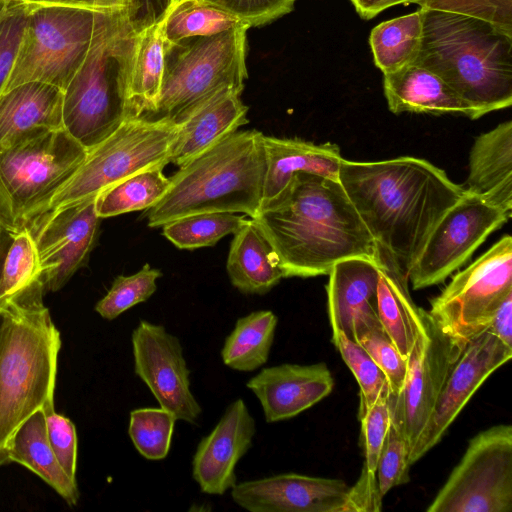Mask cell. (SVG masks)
I'll return each instance as SVG.
<instances>
[{
  "label": "cell",
  "instance_id": "obj_1",
  "mask_svg": "<svg viewBox=\"0 0 512 512\" xmlns=\"http://www.w3.org/2000/svg\"><path fill=\"white\" fill-rule=\"evenodd\" d=\"M338 181L377 250L407 277L431 231L465 192L442 169L411 156L375 162L343 159Z\"/></svg>",
  "mask_w": 512,
  "mask_h": 512
},
{
  "label": "cell",
  "instance_id": "obj_2",
  "mask_svg": "<svg viewBox=\"0 0 512 512\" xmlns=\"http://www.w3.org/2000/svg\"><path fill=\"white\" fill-rule=\"evenodd\" d=\"M252 220L271 245L284 278L326 275L348 258L377 261L373 238L336 180L297 173Z\"/></svg>",
  "mask_w": 512,
  "mask_h": 512
},
{
  "label": "cell",
  "instance_id": "obj_3",
  "mask_svg": "<svg viewBox=\"0 0 512 512\" xmlns=\"http://www.w3.org/2000/svg\"><path fill=\"white\" fill-rule=\"evenodd\" d=\"M423 30L412 63L442 78L477 118L512 104V35L466 15L420 8Z\"/></svg>",
  "mask_w": 512,
  "mask_h": 512
},
{
  "label": "cell",
  "instance_id": "obj_4",
  "mask_svg": "<svg viewBox=\"0 0 512 512\" xmlns=\"http://www.w3.org/2000/svg\"><path fill=\"white\" fill-rule=\"evenodd\" d=\"M39 279L0 307V465L16 429L54 400L60 333Z\"/></svg>",
  "mask_w": 512,
  "mask_h": 512
},
{
  "label": "cell",
  "instance_id": "obj_5",
  "mask_svg": "<svg viewBox=\"0 0 512 512\" xmlns=\"http://www.w3.org/2000/svg\"><path fill=\"white\" fill-rule=\"evenodd\" d=\"M263 136L237 130L180 166L164 196L146 210L148 226L209 212L256 217L265 174Z\"/></svg>",
  "mask_w": 512,
  "mask_h": 512
},
{
  "label": "cell",
  "instance_id": "obj_6",
  "mask_svg": "<svg viewBox=\"0 0 512 512\" xmlns=\"http://www.w3.org/2000/svg\"><path fill=\"white\" fill-rule=\"evenodd\" d=\"M135 41L126 11L103 13L82 65L63 91V128L87 150L128 117L126 90Z\"/></svg>",
  "mask_w": 512,
  "mask_h": 512
},
{
  "label": "cell",
  "instance_id": "obj_7",
  "mask_svg": "<svg viewBox=\"0 0 512 512\" xmlns=\"http://www.w3.org/2000/svg\"><path fill=\"white\" fill-rule=\"evenodd\" d=\"M87 152L64 128H38L0 148V217L13 234L69 181Z\"/></svg>",
  "mask_w": 512,
  "mask_h": 512
},
{
  "label": "cell",
  "instance_id": "obj_8",
  "mask_svg": "<svg viewBox=\"0 0 512 512\" xmlns=\"http://www.w3.org/2000/svg\"><path fill=\"white\" fill-rule=\"evenodd\" d=\"M179 130L178 122L165 117H126L106 139L88 150L75 174L34 218L94 199L138 172L165 168L171 163Z\"/></svg>",
  "mask_w": 512,
  "mask_h": 512
},
{
  "label": "cell",
  "instance_id": "obj_9",
  "mask_svg": "<svg viewBox=\"0 0 512 512\" xmlns=\"http://www.w3.org/2000/svg\"><path fill=\"white\" fill-rule=\"evenodd\" d=\"M247 27L167 44L157 108L149 117L179 121L197 105L224 89L242 92Z\"/></svg>",
  "mask_w": 512,
  "mask_h": 512
},
{
  "label": "cell",
  "instance_id": "obj_10",
  "mask_svg": "<svg viewBox=\"0 0 512 512\" xmlns=\"http://www.w3.org/2000/svg\"><path fill=\"white\" fill-rule=\"evenodd\" d=\"M102 14L70 7L30 10L1 93L34 81L64 91L86 57Z\"/></svg>",
  "mask_w": 512,
  "mask_h": 512
},
{
  "label": "cell",
  "instance_id": "obj_11",
  "mask_svg": "<svg viewBox=\"0 0 512 512\" xmlns=\"http://www.w3.org/2000/svg\"><path fill=\"white\" fill-rule=\"evenodd\" d=\"M512 293V238L499 239L458 272L431 301L429 315L461 348L484 332L502 301Z\"/></svg>",
  "mask_w": 512,
  "mask_h": 512
},
{
  "label": "cell",
  "instance_id": "obj_12",
  "mask_svg": "<svg viewBox=\"0 0 512 512\" xmlns=\"http://www.w3.org/2000/svg\"><path fill=\"white\" fill-rule=\"evenodd\" d=\"M428 512L512 511V426H492L470 439Z\"/></svg>",
  "mask_w": 512,
  "mask_h": 512
},
{
  "label": "cell",
  "instance_id": "obj_13",
  "mask_svg": "<svg viewBox=\"0 0 512 512\" xmlns=\"http://www.w3.org/2000/svg\"><path fill=\"white\" fill-rule=\"evenodd\" d=\"M512 212L467 193L441 217L411 267L408 281L413 289L443 282L461 267Z\"/></svg>",
  "mask_w": 512,
  "mask_h": 512
},
{
  "label": "cell",
  "instance_id": "obj_14",
  "mask_svg": "<svg viewBox=\"0 0 512 512\" xmlns=\"http://www.w3.org/2000/svg\"><path fill=\"white\" fill-rule=\"evenodd\" d=\"M420 314L421 328L408 357L404 386L398 395L388 396L391 420L401 430L409 453L424 430L439 393L464 349L440 330L427 310L421 308Z\"/></svg>",
  "mask_w": 512,
  "mask_h": 512
},
{
  "label": "cell",
  "instance_id": "obj_15",
  "mask_svg": "<svg viewBox=\"0 0 512 512\" xmlns=\"http://www.w3.org/2000/svg\"><path fill=\"white\" fill-rule=\"evenodd\" d=\"M100 220L94 198L27 223L25 227L37 247L45 292L60 290L84 264L94 246Z\"/></svg>",
  "mask_w": 512,
  "mask_h": 512
},
{
  "label": "cell",
  "instance_id": "obj_16",
  "mask_svg": "<svg viewBox=\"0 0 512 512\" xmlns=\"http://www.w3.org/2000/svg\"><path fill=\"white\" fill-rule=\"evenodd\" d=\"M131 341L134 371L160 407L177 420L197 424L202 409L190 389V371L179 339L162 325L141 320Z\"/></svg>",
  "mask_w": 512,
  "mask_h": 512
},
{
  "label": "cell",
  "instance_id": "obj_17",
  "mask_svg": "<svg viewBox=\"0 0 512 512\" xmlns=\"http://www.w3.org/2000/svg\"><path fill=\"white\" fill-rule=\"evenodd\" d=\"M512 357V347L484 331L472 338L452 367L430 418L408 455L414 464L440 442L485 380Z\"/></svg>",
  "mask_w": 512,
  "mask_h": 512
},
{
  "label": "cell",
  "instance_id": "obj_18",
  "mask_svg": "<svg viewBox=\"0 0 512 512\" xmlns=\"http://www.w3.org/2000/svg\"><path fill=\"white\" fill-rule=\"evenodd\" d=\"M349 490L340 479L285 473L236 483L231 496L250 512H343Z\"/></svg>",
  "mask_w": 512,
  "mask_h": 512
},
{
  "label": "cell",
  "instance_id": "obj_19",
  "mask_svg": "<svg viewBox=\"0 0 512 512\" xmlns=\"http://www.w3.org/2000/svg\"><path fill=\"white\" fill-rule=\"evenodd\" d=\"M326 286L332 337L343 333L357 341L364 333L383 327L378 314V262L348 258L336 263Z\"/></svg>",
  "mask_w": 512,
  "mask_h": 512
},
{
  "label": "cell",
  "instance_id": "obj_20",
  "mask_svg": "<svg viewBox=\"0 0 512 512\" xmlns=\"http://www.w3.org/2000/svg\"><path fill=\"white\" fill-rule=\"evenodd\" d=\"M255 420L242 399L233 401L213 430L199 442L192 476L200 490L223 495L237 483L236 466L251 448Z\"/></svg>",
  "mask_w": 512,
  "mask_h": 512
},
{
  "label": "cell",
  "instance_id": "obj_21",
  "mask_svg": "<svg viewBox=\"0 0 512 512\" xmlns=\"http://www.w3.org/2000/svg\"><path fill=\"white\" fill-rule=\"evenodd\" d=\"M258 398L266 422L293 418L327 397L334 379L325 363L281 364L262 369L246 384Z\"/></svg>",
  "mask_w": 512,
  "mask_h": 512
},
{
  "label": "cell",
  "instance_id": "obj_22",
  "mask_svg": "<svg viewBox=\"0 0 512 512\" xmlns=\"http://www.w3.org/2000/svg\"><path fill=\"white\" fill-rule=\"evenodd\" d=\"M265 174L260 210L272 205L297 173L338 181L343 157L336 144H316L298 138L263 136Z\"/></svg>",
  "mask_w": 512,
  "mask_h": 512
},
{
  "label": "cell",
  "instance_id": "obj_23",
  "mask_svg": "<svg viewBox=\"0 0 512 512\" xmlns=\"http://www.w3.org/2000/svg\"><path fill=\"white\" fill-rule=\"evenodd\" d=\"M242 92L224 89L206 99L179 121L171 162L182 166L249 122Z\"/></svg>",
  "mask_w": 512,
  "mask_h": 512
},
{
  "label": "cell",
  "instance_id": "obj_24",
  "mask_svg": "<svg viewBox=\"0 0 512 512\" xmlns=\"http://www.w3.org/2000/svg\"><path fill=\"white\" fill-rule=\"evenodd\" d=\"M383 89L388 108L395 114L461 113L477 119L475 110L442 78L415 63L383 74Z\"/></svg>",
  "mask_w": 512,
  "mask_h": 512
},
{
  "label": "cell",
  "instance_id": "obj_25",
  "mask_svg": "<svg viewBox=\"0 0 512 512\" xmlns=\"http://www.w3.org/2000/svg\"><path fill=\"white\" fill-rule=\"evenodd\" d=\"M463 188L512 212V121L500 123L475 139Z\"/></svg>",
  "mask_w": 512,
  "mask_h": 512
},
{
  "label": "cell",
  "instance_id": "obj_26",
  "mask_svg": "<svg viewBox=\"0 0 512 512\" xmlns=\"http://www.w3.org/2000/svg\"><path fill=\"white\" fill-rule=\"evenodd\" d=\"M63 91L43 82H26L0 94V148L38 129L63 128Z\"/></svg>",
  "mask_w": 512,
  "mask_h": 512
},
{
  "label": "cell",
  "instance_id": "obj_27",
  "mask_svg": "<svg viewBox=\"0 0 512 512\" xmlns=\"http://www.w3.org/2000/svg\"><path fill=\"white\" fill-rule=\"evenodd\" d=\"M233 235L226 263L232 285L244 294L269 292L284 278L271 245L251 218Z\"/></svg>",
  "mask_w": 512,
  "mask_h": 512
},
{
  "label": "cell",
  "instance_id": "obj_28",
  "mask_svg": "<svg viewBox=\"0 0 512 512\" xmlns=\"http://www.w3.org/2000/svg\"><path fill=\"white\" fill-rule=\"evenodd\" d=\"M377 262L379 319L399 353L408 359L421 328V308L411 298L408 277L391 259L378 251Z\"/></svg>",
  "mask_w": 512,
  "mask_h": 512
},
{
  "label": "cell",
  "instance_id": "obj_29",
  "mask_svg": "<svg viewBox=\"0 0 512 512\" xmlns=\"http://www.w3.org/2000/svg\"><path fill=\"white\" fill-rule=\"evenodd\" d=\"M8 461L19 463L37 474L69 505L79 499L76 480L71 479L60 466L47 438L42 410L27 418L7 443Z\"/></svg>",
  "mask_w": 512,
  "mask_h": 512
},
{
  "label": "cell",
  "instance_id": "obj_30",
  "mask_svg": "<svg viewBox=\"0 0 512 512\" xmlns=\"http://www.w3.org/2000/svg\"><path fill=\"white\" fill-rule=\"evenodd\" d=\"M162 22L136 34L127 80L128 116H151L159 101L166 60Z\"/></svg>",
  "mask_w": 512,
  "mask_h": 512
},
{
  "label": "cell",
  "instance_id": "obj_31",
  "mask_svg": "<svg viewBox=\"0 0 512 512\" xmlns=\"http://www.w3.org/2000/svg\"><path fill=\"white\" fill-rule=\"evenodd\" d=\"M278 318L270 310L249 313L236 321L226 337L221 357L229 368L250 372L263 366L269 357Z\"/></svg>",
  "mask_w": 512,
  "mask_h": 512
},
{
  "label": "cell",
  "instance_id": "obj_32",
  "mask_svg": "<svg viewBox=\"0 0 512 512\" xmlns=\"http://www.w3.org/2000/svg\"><path fill=\"white\" fill-rule=\"evenodd\" d=\"M422 30L421 9L384 21L372 29L369 43L374 63L383 74L413 62L420 47Z\"/></svg>",
  "mask_w": 512,
  "mask_h": 512
},
{
  "label": "cell",
  "instance_id": "obj_33",
  "mask_svg": "<svg viewBox=\"0 0 512 512\" xmlns=\"http://www.w3.org/2000/svg\"><path fill=\"white\" fill-rule=\"evenodd\" d=\"M247 27L238 17L206 0H185L170 9L162 21L167 44L211 36Z\"/></svg>",
  "mask_w": 512,
  "mask_h": 512
},
{
  "label": "cell",
  "instance_id": "obj_34",
  "mask_svg": "<svg viewBox=\"0 0 512 512\" xmlns=\"http://www.w3.org/2000/svg\"><path fill=\"white\" fill-rule=\"evenodd\" d=\"M163 167L138 172L96 197V211L102 218L112 217L154 206L166 193L170 185Z\"/></svg>",
  "mask_w": 512,
  "mask_h": 512
},
{
  "label": "cell",
  "instance_id": "obj_35",
  "mask_svg": "<svg viewBox=\"0 0 512 512\" xmlns=\"http://www.w3.org/2000/svg\"><path fill=\"white\" fill-rule=\"evenodd\" d=\"M249 218L236 213L209 212L182 217L162 226L163 235L179 249L214 246L234 234Z\"/></svg>",
  "mask_w": 512,
  "mask_h": 512
},
{
  "label": "cell",
  "instance_id": "obj_36",
  "mask_svg": "<svg viewBox=\"0 0 512 512\" xmlns=\"http://www.w3.org/2000/svg\"><path fill=\"white\" fill-rule=\"evenodd\" d=\"M35 240L28 228L13 234L0 275V307L35 281L41 279Z\"/></svg>",
  "mask_w": 512,
  "mask_h": 512
},
{
  "label": "cell",
  "instance_id": "obj_37",
  "mask_svg": "<svg viewBox=\"0 0 512 512\" xmlns=\"http://www.w3.org/2000/svg\"><path fill=\"white\" fill-rule=\"evenodd\" d=\"M177 419L168 410L138 408L130 413L128 434L136 450L146 459H164L170 450Z\"/></svg>",
  "mask_w": 512,
  "mask_h": 512
},
{
  "label": "cell",
  "instance_id": "obj_38",
  "mask_svg": "<svg viewBox=\"0 0 512 512\" xmlns=\"http://www.w3.org/2000/svg\"><path fill=\"white\" fill-rule=\"evenodd\" d=\"M342 359L355 376L360 388L359 418L382 396H389L390 387L382 370L365 349L343 333L332 337Z\"/></svg>",
  "mask_w": 512,
  "mask_h": 512
},
{
  "label": "cell",
  "instance_id": "obj_39",
  "mask_svg": "<svg viewBox=\"0 0 512 512\" xmlns=\"http://www.w3.org/2000/svg\"><path fill=\"white\" fill-rule=\"evenodd\" d=\"M162 272L148 263L135 274L117 276L107 294L95 306L106 320H113L133 306L148 300L157 289Z\"/></svg>",
  "mask_w": 512,
  "mask_h": 512
},
{
  "label": "cell",
  "instance_id": "obj_40",
  "mask_svg": "<svg viewBox=\"0 0 512 512\" xmlns=\"http://www.w3.org/2000/svg\"><path fill=\"white\" fill-rule=\"evenodd\" d=\"M408 445L391 420L376 467L379 492L384 497L392 488L409 481Z\"/></svg>",
  "mask_w": 512,
  "mask_h": 512
},
{
  "label": "cell",
  "instance_id": "obj_41",
  "mask_svg": "<svg viewBox=\"0 0 512 512\" xmlns=\"http://www.w3.org/2000/svg\"><path fill=\"white\" fill-rule=\"evenodd\" d=\"M385 374L390 394L398 395L406 379L408 359L395 347L384 328H375L364 333L357 341Z\"/></svg>",
  "mask_w": 512,
  "mask_h": 512
},
{
  "label": "cell",
  "instance_id": "obj_42",
  "mask_svg": "<svg viewBox=\"0 0 512 512\" xmlns=\"http://www.w3.org/2000/svg\"><path fill=\"white\" fill-rule=\"evenodd\" d=\"M412 3L420 8L474 17L512 35V0H414Z\"/></svg>",
  "mask_w": 512,
  "mask_h": 512
},
{
  "label": "cell",
  "instance_id": "obj_43",
  "mask_svg": "<svg viewBox=\"0 0 512 512\" xmlns=\"http://www.w3.org/2000/svg\"><path fill=\"white\" fill-rule=\"evenodd\" d=\"M47 438L50 446L65 473L76 480L77 435L73 422L58 414L54 400L47 401L42 409Z\"/></svg>",
  "mask_w": 512,
  "mask_h": 512
},
{
  "label": "cell",
  "instance_id": "obj_44",
  "mask_svg": "<svg viewBox=\"0 0 512 512\" xmlns=\"http://www.w3.org/2000/svg\"><path fill=\"white\" fill-rule=\"evenodd\" d=\"M29 11L8 2L0 14V94L12 71Z\"/></svg>",
  "mask_w": 512,
  "mask_h": 512
},
{
  "label": "cell",
  "instance_id": "obj_45",
  "mask_svg": "<svg viewBox=\"0 0 512 512\" xmlns=\"http://www.w3.org/2000/svg\"><path fill=\"white\" fill-rule=\"evenodd\" d=\"M359 420L365 452L364 465L369 471L376 472L378 458L391 422L388 396L380 397Z\"/></svg>",
  "mask_w": 512,
  "mask_h": 512
},
{
  "label": "cell",
  "instance_id": "obj_46",
  "mask_svg": "<svg viewBox=\"0 0 512 512\" xmlns=\"http://www.w3.org/2000/svg\"><path fill=\"white\" fill-rule=\"evenodd\" d=\"M238 17L248 27L274 21L294 8L296 0H206Z\"/></svg>",
  "mask_w": 512,
  "mask_h": 512
},
{
  "label": "cell",
  "instance_id": "obj_47",
  "mask_svg": "<svg viewBox=\"0 0 512 512\" xmlns=\"http://www.w3.org/2000/svg\"><path fill=\"white\" fill-rule=\"evenodd\" d=\"M382 499L376 472L369 471L363 465L359 480L350 487L343 512L380 511Z\"/></svg>",
  "mask_w": 512,
  "mask_h": 512
},
{
  "label": "cell",
  "instance_id": "obj_48",
  "mask_svg": "<svg viewBox=\"0 0 512 512\" xmlns=\"http://www.w3.org/2000/svg\"><path fill=\"white\" fill-rule=\"evenodd\" d=\"M172 0H130L126 11L129 26L135 34L164 20Z\"/></svg>",
  "mask_w": 512,
  "mask_h": 512
},
{
  "label": "cell",
  "instance_id": "obj_49",
  "mask_svg": "<svg viewBox=\"0 0 512 512\" xmlns=\"http://www.w3.org/2000/svg\"><path fill=\"white\" fill-rule=\"evenodd\" d=\"M11 4L27 7L29 10L40 7H70L102 13L127 11L130 0H5Z\"/></svg>",
  "mask_w": 512,
  "mask_h": 512
},
{
  "label": "cell",
  "instance_id": "obj_50",
  "mask_svg": "<svg viewBox=\"0 0 512 512\" xmlns=\"http://www.w3.org/2000/svg\"><path fill=\"white\" fill-rule=\"evenodd\" d=\"M485 331L492 333L506 345L512 347V293L494 311Z\"/></svg>",
  "mask_w": 512,
  "mask_h": 512
},
{
  "label": "cell",
  "instance_id": "obj_51",
  "mask_svg": "<svg viewBox=\"0 0 512 512\" xmlns=\"http://www.w3.org/2000/svg\"><path fill=\"white\" fill-rule=\"evenodd\" d=\"M363 19L369 20L382 11L398 4L412 3L414 0H350Z\"/></svg>",
  "mask_w": 512,
  "mask_h": 512
},
{
  "label": "cell",
  "instance_id": "obj_52",
  "mask_svg": "<svg viewBox=\"0 0 512 512\" xmlns=\"http://www.w3.org/2000/svg\"><path fill=\"white\" fill-rule=\"evenodd\" d=\"M12 237L13 233L8 229L0 217V275L6 253L12 241Z\"/></svg>",
  "mask_w": 512,
  "mask_h": 512
},
{
  "label": "cell",
  "instance_id": "obj_53",
  "mask_svg": "<svg viewBox=\"0 0 512 512\" xmlns=\"http://www.w3.org/2000/svg\"><path fill=\"white\" fill-rule=\"evenodd\" d=\"M8 6V2L5 0H0V14L6 9Z\"/></svg>",
  "mask_w": 512,
  "mask_h": 512
},
{
  "label": "cell",
  "instance_id": "obj_54",
  "mask_svg": "<svg viewBox=\"0 0 512 512\" xmlns=\"http://www.w3.org/2000/svg\"><path fill=\"white\" fill-rule=\"evenodd\" d=\"M182 1H185V0H172V4H171V8L170 9H172L174 6H176L177 4H179Z\"/></svg>",
  "mask_w": 512,
  "mask_h": 512
}]
</instances>
